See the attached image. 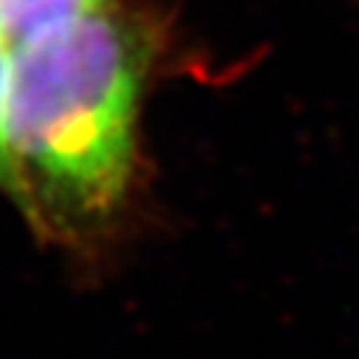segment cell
<instances>
[{"instance_id": "cell-1", "label": "cell", "mask_w": 359, "mask_h": 359, "mask_svg": "<svg viewBox=\"0 0 359 359\" xmlns=\"http://www.w3.org/2000/svg\"><path fill=\"white\" fill-rule=\"evenodd\" d=\"M150 40L111 6L12 51L9 150L43 232L102 226L128 193Z\"/></svg>"}, {"instance_id": "cell-2", "label": "cell", "mask_w": 359, "mask_h": 359, "mask_svg": "<svg viewBox=\"0 0 359 359\" xmlns=\"http://www.w3.org/2000/svg\"><path fill=\"white\" fill-rule=\"evenodd\" d=\"M105 6L111 0H0V40L15 51Z\"/></svg>"}, {"instance_id": "cell-3", "label": "cell", "mask_w": 359, "mask_h": 359, "mask_svg": "<svg viewBox=\"0 0 359 359\" xmlns=\"http://www.w3.org/2000/svg\"><path fill=\"white\" fill-rule=\"evenodd\" d=\"M9 85H12V48L0 40V190H4L26 215L29 221V198L20 182V172L15 167L12 150H9V130H6V114H9Z\"/></svg>"}]
</instances>
